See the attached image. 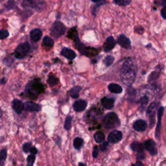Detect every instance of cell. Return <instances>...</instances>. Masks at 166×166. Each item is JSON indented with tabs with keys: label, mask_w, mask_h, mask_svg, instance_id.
Segmentation results:
<instances>
[{
	"label": "cell",
	"mask_w": 166,
	"mask_h": 166,
	"mask_svg": "<svg viewBox=\"0 0 166 166\" xmlns=\"http://www.w3.org/2000/svg\"><path fill=\"white\" fill-rule=\"evenodd\" d=\"M135 77L136 72L133 62L128 59L123 64L121 69V81L126 86H130L134 83Z\"/></svg>",
	"instance_id": "6da1fadb"
},
{
	"label": "cell",
	"mask_w": 166,
	"mask_h": 166,
	"mask_svg": "<svg viewBox=\"0 0 166 166\" xmlns=\"http://www.w3.org/2000/svg\"><path fill=\"white\" fill-rule=\"evenodd\" d=\"M45 86L40 81L36 79L29 83L25 89L27 96L32 99H36L38 96L44 91Z\"/></svg>",
	"instance_id": "7a4b0ae2"
},
{
	"label": "cell",
	"mask_w": 166,
	"mask_h": 166,
	"mask_svg": "<svg viewBox=\"0 0 166 166\" xmlns=\"http://www.w3.org/2000/svg\"><path fill=\"white\" fill-rule=\"evenodd\" d=\"M103 125L107 129H112L120 125V121L116 114L114 112L108 113L103 120Z\"/></svg>",
	"instance_id": "3957f363"
},
{
	"label": "cell",
	"mask_w": 166,
	"mask_h": 166,
	"mask_svg": "<svg viewBox=\"0 0 166 166\" xmlns=\"http://www.w3.org/2000/svg\"><path fill=\"white\" fill-rule=\"evenodd\" d=\"M30 45L28 42L22 43L18 46L14 51V55L18 59H23L30 52Z\"/></svg>",
	"instance_id": "277c9868"
},
{
	"label": "cell",
	"mask_w": 166,
	"mask_h": 166,
	"mask_svg": "<svg viewBox=\"0 0 166 166\" xmlns=\"http://www.w3.org/2000/svg\"><path fill=\"white\" fill-rule=\"evenodd\" d=\"M75 44H76L77 49L79 50V52L81 53L83 55H86L89 57H92V56H96L98 53V52L96 49L85 46L80 42V40L75 42Z\"/></svg>",
	"instance_id": "5b68a950"
},
{
	"label": "cell",
	"mask_w": 166,
	"mask_h": 166,
	"mask_svg": "<svg viewBox=\"0 0 166 166\" xmlns=\"http://www.w3.org/2000/svg\"><path fill=\"white\" fill-rule=\"evenodd\" d=\"M51 34L55 38H59L66 32V27L59 21H55L51 27Z\"/></svg>",
	"instance_id": "8992f818"
},
{
	"label": "cell",
	"mask_w": 166,
	"mask_h": 166,
	"mask_svg": "<svg viewBox=\"0 0 166 166\" xmlns=\"http://www.w3.org/2000/svg\"><path fill=\"white\" fill-rule=\"evenodd\" d=\"M158 104L156 103H151L150 105L149 106L147 114L149 119L150 125L151 127H153L155 123V114H156V109L157 108Z\"/></svg>",
	"instance_id": "52a82bcc"
},
{
	"label": "cell",
	"mask_w": 166,
	"mask_h": 166,
	"mask_svg": "<svg viewBox=\"0 0 166 166\" xmlns=\"http://www.w3.org/2000/svg\"><path fill=\"white\" fill-rule=\"evenodd\" d=\"M143 147L148 152L153 156H155L157 154V150L156 148V143L152 140H148L144 142Z\"/></svg>",
	"instance_id": "ba28073f"
},
{
	"label": "cell",
	"mask_w": 166,
	"mask_h": 166,
	"mask_svg": "<svg viewBox=\"0 0 166 166\" xmlns=\"http://www.w3.org/2000/svg\"><path fill=\"white\" fill-rule=\"evenodd\" d=\"M122 132L119 131H114L108 136V141L111 143H116L121 140Z\"/></svg>",
	"instance_id": "9c48e42d"
},
{
	"label": "cell",
	"mask_w": 166,
	"mask_h": 166,
	"mask_svg": "<svg viewBox=\"0 0 166 166\" xmlns=\"http://www.w3.org/2000/svg\"><path fill=\"white\" fill-rule=\"evenodd\" d=\"M164 107H160L159 110H158V124L156 126V132H155V136L156 138L159 140L160 139V130H161V123H162V118L164 114Z\"/></svg>",
	"instance_id": "30bf717a"
},
{
	"label": "cell",
	"mask_w": 166,
	"mask_h": 166,
	"mask_svg": "<svg viewBox=\"0 0 166 166\" xmlns=\"http://www.w3.org/2000/svg\"><path fill=\"white\" fill-rule=\"evenodd\" d=\"M24 109L29 112H39L41 110V106L32 101H27L24 103Z\"/></svg>",
	"instance_id": "8fae6325"
},
{
	"label": "cell",
	"mask_w": 166,
	"mask_h": 166,
	"mask_svg": "<svg viewBox=\"0 0 166 166\" xmlns=\"http://www.w3.org/2000/svg\"><path fill=\"white\" fill-rule=\"evenodd\" d=\"M118 44L125 49H130L131 46V42L125 35L121 34L118 39Z\"/></svg>",
	"instance_id": "7c38bea8"
},
{
	"label": "cell",
	"mask_w": 166,
	"mask_h": 166,
	"mask_svg": "<svg viewBox=\"0 0 166 166\" xmlns=\"http://www.w3.org/2000/svg\"><path fill=\"white\" fill-rule=\"evenodd\" d=\"M133 128L136 131L142 132L146 131L147 128V124L146 121L143 119H138L134 122L133 125Z\"/></svg>",
	"instance_id": "4fadbf2b"
},
{
	"label": "cell",
	"mask_w": 166,
	"mask_h": 166,
	"mask_svg": "<svg viewBox=\"0 0 166 166\" xmlns=\"http://www.w3.org/2000/svg\"><path fill=\"white\" fill-rule=\"evenodd\" d=\"M116 44V42L114 40L113 37L110 36V37L106 38V40L105 42V44L104 46V51L105 52H109L113 49Z\"/></svg>",
	"instance_id": "5bb4252c"
},
{
	"label": "cell",
	"mask_w": 166,
	"mask_h": 166,
	"mask_svg": "<svg viewBox=\"0 0 166 166\" xmlns=\"http://www.w3.org/2000/svg\"><path fill=\"white\" fill-rule=\"evenodd\" d=\"M12 105L13 110L18 114H21L24 109V104L18 99H14Z\"/></svg>",
	"instance_id": "9a60e30c"
},
{
	"label": "cell",
	"mask_w": 166,
	"mask_h": 166,
	"mask_svg": "<svg viewBox=\"0 0 166 166\" xmlns=\"http://www.w3.org/2000/svg\"><path fill=\"white\" fill-rule=\"evenodd\" d=\"M86 106H87V103L84 100H78L74 103V109L75 112H80L84 111Z\"/></svg>",
	"instance_id": "2e32d148"
},
{
	"label": "cell",
	"mask_w": 166,
	"mask_h": 166,
	"mask_svg": "<svg viewBox=\"0 0 166 166\" xmlns=\"http://www.w3.org/2000/svg\"><path fill=\"white\" fill-rule=\"evenodd\" d=\"M61 55L69 60H74L76 57V53L73 50L70 49L67 47H64L62 49Z\"/></svg>",
	"instance_id": "e0dca14e"
},
{
	"label": "cell",
	"mask_w": 166,
	"mask_h": 166,
	"mask_svg": "<svg viewBox=\"0 0 166 166\" xmlns=\"http://www.w3.org/2000/svg\"><path fill=\"white\" fill-rule=\"evenodd\" d=\"M101 103L106 109H112L114 105V99L113 98L104 97L101 100Z\"/></svg>",
	"instance_id": "ac0fdd59"
},
{
	"label": "cell",
	"mask_w": 166,
	"mask_h": 166,
	"mask_svg": "<svg viewBox=\"0 0 166 166\" xmlns=\"http://www.w3.org/2000/svg\"><path fill=\"white\" fill-rule=\"evenodd\" d=\"M42 31L39 29H33L30 33V37L33 41L34 42H38L40 40L42 37Z\"/></svg>",
	"instance_id": "d6986e66"
},
{
	"label": "cell",
	"mask_w": 166,
	"mask_h": 166,
	"mask_svg": "<svg viewBox=\"0 0 166 166\" xmlns=\"http://www.w3.org/2000/svg\"><path fill=\"white\" fill-rule=\"evenodd\" d=\"M109 90L114 93H121L123 91L122 87L117 84L111 83L109 85Z\"/></svg>",
	"instance_id": "ffe728a7"
},
{
	"label": "cell",
	"mask_w": 166,
	"mask_h": 166,
	"mask_svg": "<svg viewBox=\"0 0 166 166\" xmlns=\"http://www.w3.org/2000/svg\"><path fill=\"white\" fill-rule=\"evenodd\" d=\"M81 87L79 86H75L69 91L70 96L73 98H77L79 96V92L81 90Z\"/></svg>",
	"instance_id": "44dd1931"
},
{
	"label": "cell",
	"mask_w": 166,
	"mask_h": 166,
	"mask_svg": "<svg viewBox=\"0 0 166 166\" xmlns=\"http://www.w3.org/2000/svg\"><path fill=\"white\" fill-rule=\"evenodd\" d=\"M68 37L72 39V40H74L75 42H77L80 40H79V37H78V33H77L76 28H75V27L72 28L71 29H70L69 31L68 34Z\"/></svg>",
	"instance_id": "7402d4cb"
},
{
	"label": "cell",
	"mask_w": 166,
	"mask_h": 166,
	"mask_svg": "<svg viewBox=\"0 0 166 166\" xmlns=\"http://www.w3.org/2000/svg\"><path fill=\"white\" fill-rule=\"evenodd\" d=\"M131 147L134 151H136V152H138V153L143 152V146L139 142L132 143L131 144Z\"/></svg>",
	"instance_id": "603a6c76"
},
{
	"label": "cell",
	"mask_w": 166,
	"mask_h": 166,
	"mask_svg": "<svg viewBox=\"0 0 166 166\" xmlns=\"http://www.w3.org/2000/svg\"><path fill=\"white\" fill-rule=\"evenodd\" d=\"M83 145H84V141H83V140L82 138H76L74 140V147L77 150L81 149L83 147Z\"/></svg>",
	"instance_id": "cb8c5ba5"
},
{
	"label": "cell",
	"mask_w": 166,
	"mask_h": 166,
	"mask_svg": "<svg viewBox=\"0 0 166 166\" xmlns=\"http://www.w3.org/2000/svg\"><path fill=\"white\" fill-rule=\"evenodd\" d=\"M148 101H149V99H148V97L147 96H143L140 99L139 106H140V109L141 110L145 109L146 106H147V105L148 103Z\"/></svg>",
	"instance_id": "d4e9b609"
},
{
	"label": "cell",
	"mask_w": 166,
	"mask_h": 166,
	"mask_svg": "<svg viewBox=\"0 0 166 166\" xmlns=\"http://www.w3.org/2000/svg\"><path fill=\"white\" fill-rule=\"evenodd\" d=\"M94 139H95L96 141L98 143H102L103 141H104V140L105 139V136L101 132H97L94 135Z\"/></svg>",
	"instance_id": "484cf974"
},
{
	"label": "cell",
	"mask_w": 166,
	"mask_h": 166,
	"mask_svg": "<svg viewBox=\"0 0 166 166\" xmlns=\"http://www.w3.org/2000/svg\"><path fill=\"white\" fill-rule=\"evenodd\" d=\"M43 44L47 47H53L54 45V42L52 38L45 37L43 39Z\"/></svg>",
	"instance_id": "4316f807"
},
{
	"label": "cell",
	"mask_w": 166,
	"mask_h": 166,
	"mask_svg": "<svg viewBox=\"0 0 166 166\" xmlns=\"http://www.w3.org/2000/svg\"><path fill=\"white\" fill-rule=\"evenodd\" d=\"M7 158V150L6 149H2L0 152V166H2L5 164V161Z\"/></svg>",
	"instance_id": "83f0119b"
},
{
	"label": "cell",
	"mask_w": 166,
	"mask_h": 166,
	"mask_svg": "<svg viewBox=\"0 0 166 166\" xmlns=\"http://www.w3.org/2000/svg\"><path fill=\"white\" fill-rule=\"evenodd\" d=\"M47 83L50 86H55L59 83V79L53 75H50L48 77Z\"/></svg>",
	"instance_id": "f1b7e54d"
},
{
	"label": "cell",
	"mask_w": 166,
	"mask_h": 166,
	"mask_svg": "<svg viewBox=\"0 0 166 166\" xmlns=\"http://www.w3.org/2000/svg\"><path fill=\"white\" fill-rule=\"evenodd\" d=\"M71 121H72V117L70 116V115H68L64 122V128L67 130V131H69L71 127Z\"/></svg>",
	"instance_id": "f546056e"
},
{
	"label": "cell",
	"mask_w": 166,
	"mask_h": 166,
	"mask_svg": "<svg viewBox=\"0 0 166 166\" xmlns=\"http://www.w3.org/2000/svg\"><path fill=\"white\" fill-rule=\"evenodd\" d=\"M114 61V58L112 56H106L105 57V59H104V64H105L106 66H110L112 64Z\"/></svg>",
	"instance_id": "4dcf8cb0"
},
{
	"label": "cell",
	"mask_w": 166,
	"mask_h": 166,
	"mask_svg": "<svg viewBox=\"0 0 166 166\" xmlns=\"http://www.w3.org/2000/svg\"><path fill=\"white\" fill-rule=\"evenodd\" d=\"M115 4L120 6H126L129 5L131 2V0H113Z\"/></svg>",
	"instance_id": "1f68e13d"
},
{
	"label": "cell",
	"mask_w": 166,
	"mask_h": 166,
	"mask_svg": "<svg viewBox=\"0 0 166 166\" xmlns=\"http://www.w3.org/2000/svg\"><path fill=\"white\" fill-rule=\"evenodd\" d=\"M35 159H36V157L34 156V155H29L27 158V165L29 166H31L33 165L34 161H35Z\"/></svg>",
	"instance_id": "d6a6232c"
},
{
	"label": "cell",
	"mask_w": 166,
	"mask_h": 166,
	"mask_svg": "<svg viewBox=\"0 0 166 166\" xmlns=\"http://www.w3.org/2000/svg\"><path fill=\"white\" fill-rule=\"evenodd\" d=\"M9 35V31L6 29H1L0 30V39L3 40L8 37Z\"/></svg>",
	"instance_id": "836d02e7"
},
{
	"label": "cell",
	"mask_w": 166,
	"mask_h": 166,
	"mask_svg": "<svg viewBox=\"0 0 166 166\" xmlns=\"http://www.w3.org/2000/svg\"><path fill=\"white\" fill-rule=\"evenodd\" d=\"M31 143H29V142H27V143H25L24 144V146H23V150L24 151L25 153H28L29 151L30 150L31 148Z\"/></svg>",
	"instance_id": "e575fe53"
},
{
	"label": "cell",
	"mask_w": 166,
	"mask_h": 166,
	"mask_svg": "<svg viewBox=\"0 0 166 166\" xmlns=\"http://www.w3.org/2000/svg\"><path fill=\"white\" fill-rule=\"evenodd\" d=\"M14 7H15V2H14V0H9V1L8 2H7V7L9 9H14Z\"/></svg>",
	"instance_id": "d590c367"
},
{
	"label": "cell",
	"mask_w": 166,
	"mask_h": 166,
	"mask_svg": "<svg viewBox=\"0 0 166 166\" xmlns=\"http://www.w3.org/2000/svg\"><path fill=\"white\" fill-rule=\"evenodd\" d=\"M159 76V74L158 73V72H153L152 74H151L149 77V81H152L154 80V79H157V77Z\"/></svg>",
	"instance_id": "8d00e7d4"
},
{
	"label": "cell",
	"mask_w": 166,
	"mask_h": 166,
	"mask_svg": "<svg viewBox=\"0 0 166 166\" xmlns=\"http://www.w3.org/2000/svg\"><path fill=\"white\" fill-rule=\"evenodd\" d=\"M155 4L159 5V6H166V0H155Z\"/></svg>",
	"instance_id": "74e56055"
},
{
	"label": "cell",
	"mask_w": 166,
	"mask_h": 166,
	"mask_svg": "<svg viewBox=\"0 0 166 166\" xmlns=\"http://www.w3.org/2000/svg\"><path fill=\"white\" fill-rule=\"evenodd\" d=\"M108 146H109V143H108V142L106 141H105L103 144H101V145L100 146V150H102V151H105L107 148H108Z\"/></svg>",
	"instance_id": "f35d334b"
},
{
	"label": "cell",
	"mask_w": 166,
	"mask_h": 166,
	"mask_svg": "<svg viewBox=\"0 0 166 166\" xmlns=\"http://www.w3.org/2000/svg\"><path fill=\"white\" fill-rule=\"evenodd\" d=\"M134 31L136 33H138L139 34H142L144 31L143 30V28L141 26H139V27H136L135 29H134Z\"/></svg>",
	"instance_id": "ab89813d"
},
{
	"label": "cell",
	"mask_w": 166,
	"mask_h": 166,
	"mask_svg": "<svg viewBox=\"0 0 166 166\" xmlns=\"http://www.w3.org/2000/svg\"><path fill=\"white\" fill-rule=\"evenodd\" d=\"M144 158H145V155H144L143 152L138 153V155H137V159L138 160H143Z\"/></svg>",
	"instance_id": "60d3db41"
},
{
	"label": "cell",
	"mask_w": 166,
	"mask_h": 166,
	"mask_svg": "<svg viewBox=\"0 0 166 166\" xmlns=\"http://www.w3.org/2000/svg\"><path fill=\"white\" fill-rule=\"evenodd\" d=\"M98 153H99V150H98V148L97 147H94L93 148V153H92V155L93 158H97L98 156Z\"/></svg>",
	"instance_id": "b9f144b4"
},
{
	"label": "cell",
	"mask_w": 166,
	"mask_h": 166,
	"mask_svg": "<svg viewBox=\"0 0 166 166\" xmlns=\"http://www.w3.org/2000/svg\"><path fill=\"white\" fill-rule=\"evenodd\" d=\"M161 15L163 17V18L166 20V6L164 7V8L161 11Z\"/></svg>",
	"instance_id": "7bdbcfd3"
},
{
	"label": "cell",
	"mask_w": 166,
	"mask_h": 166,
	"mask_svg": "<svg viewBox=\"0 0 166 166\" xmlns=\"http://www.w3.org/2000/svg\"><path fill=\"white\" fill-rule=\"evenodd\" d=\"M29 152L32 154V155H36L38 153V150L37 149L34 147H32L29 150Z\"/></svg>",
	"instance_id": "ee69618b"
},
{
	"label": "cell",
	"mask_w": 166,
	"mask_h": 166,
	"mask_svg": "<svg viewBox=\"0 0 166 166\" xmlns=\"http://www.w3.org/2000/svg\"><path fill=\"white\" fill-rule=\"evenodd\" d=\"M93 2H95V3H99V5H102L103 3H105V0H92Z\"/></svg>",
	"instance_id": "f6af8a7d"
},
{
	"label": "cell",
	"mask_w": 166,
	"mask_h": 166,
	"mask_svg": "<svg viewBox=\"0 0 166 166\" xmlns=\"http://www.w3.org/2000/svg\"><path fill=\"white\" fill-rule=\"evenodd\" d=\"M134 165H143V164L142 163H141L140 162H137V163H136L135 164H133Z\"/></svg>",
	"instance_id": "bcb514c9"
},
{
	"label": "cell",
	"mask_w": 166,
	"mask_h": 166,
	"mask_svg": "<svg viewBox=\"0 0 166 166\" xmlns=\"http://www.w3.org/2000/svg\"><path fill=\"white\" fill-rule=\"evenodd\" d=\"M2 114H3V113H2V111L1 109H0V118H2Z\"/></svg>",
	"instance_id": "7dc6e473"
},
{
	"label": "cell",
	"mask_w": 166,
	"mask_h": 166,
	"mask_svg": "<svg viewBox=\"0 0 166 166\" xmlns=\"http://www.w3.org/2000/svg\"><path fill=\"white\" fill-rule=\"evenodd\" d=\"M79 165H85L86 164H83V163H79Z\"/></svg>",
	"instance_id": "c3c4849f"
}]
</instances>
